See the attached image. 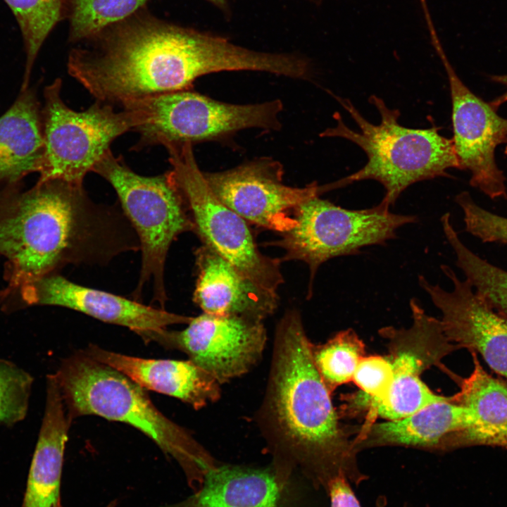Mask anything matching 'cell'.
I'll return each instance as SVG.
<instances>
[{
  "instance_id": "6da1fadb",
  "label": "cell",
  "mask_w": 507,
  "mask_h": 507,
  "mask_svg": "<svg viewBox=\"0 0 507 507\" xmlns=\"http://www.w3.org/2000/svg\"><path fill=\"white\" fill-rule=\"evenodd\" d=\"M121 209L94 202L83 185L60 180L30 189L0 187V254L7 261L3 299L22 301L31 286L68 264L107 265L130 251Z\"/></svg>"
},
{
  "instance_id": "7a4b0ae2",
  "label": "cell",
  "mask_w": 507,
  "mask_h": 507,
  "mask_svg": "<svg viewBox=\"0 0 507 507\" xmlns=\"http://www.w3.org/2000/svg\"><path fill=\"white\" fill-rule=\"evenodd\" d=\"M74 49L69 75L96 101L123 106L144 98L192 89L201 76L223 71L268 72V52L208 32L152 20L125 24Z\"/></svg>"
},
{
  "instance_id": "3957f363",
  "label": "cell",
  "mask_w": 507,
  "mask_h": 507,
  "mask_svg": "<svg viewBox=\"0 0 507 507\" xmlns=\"http://www.w3.org/2000/svg\"><path fill=\"white\" fill-rule=\"evenodd\" d=\"M312 348L300 315L288 311L277 328L266 401L275 432L271 465L281 483L299 472L325 492L342 475L358 485L368 477L358 469L353 440L339 423Z\"/></svg>"
},
{
  "instance_id": "277c9868",
  "label": "cell",
  "mask_w": 507,
  "mask_h": 507,
  "mask_svg": "<svg viewBox=\"0 0 507 507\" xmlns=\"http://www.w3.org/2000/svg\"><path fill=\"white\" fill-rule=\"evenodd\" d=\"M55 375L71 420L94 415L139 430L177 462L193 492L219 463L184 428L161 413L144 388L84 352L63 361Z\"/></svg>"
},
{
  "instance_id": "5b68a950",
  "label": "cell",
  "mask_w": 507,
  "mask_h": 507,
  "mask_svg": "<svg viewBox=\"0 0 507 507\" xmlns=\"http://www.w3.org/2000/svg\"><path fill=\"white\" fill-rule=\"evenodd\" d=\"M349 113L359 130L354 131L336 113V125L320 133L322 137H339L351 141L365 153L368 161L356 173L323 185L325 192L355 182L373 180L385 189L381 202L391 206L410 185L437 177H446L450 168H458L451 139L439 133V128L415 129L401 125L398 109L389 108L380 97L372 95L369 101L380 115L377 125L367 120L347 99L334 96Z\"/></svg>"
},
{
  "instance_id": "8992f818",
  "label": "cell",
  "mask_w": 507,
  "mask_h": 507,
  "mask_svg": "<svg viewBox=\"0 0 507 507\" xmlns=\"http://www.w3.org/2000/svg\"><path fill=\"white\" fill-rule=\"evenodd\" d=\"M92 172L115 189L121 209L139 242L142 263L138 283L132 292L134 300L140 302L144 287L150 284L152 301L164 309L168 300L164 272L168 250L180 234L194 230L180 193L167 173L153 177L140 175L111 150Z\"/></svg>"
},
{
  "instance_id": "52a82bcc",
  "label": "cell",
  "mask_w": 507,
  "mask_h": 507,
  "mask_svg": "<svg viewBox=\"0 0 507 507\" xmlns=\"http://www.w3.org/2000/svg\"><path fill=\"white\" fill-rule=\"evenodd\" d=\"M61 87V79L56 78L43 92L44 151L37 182L60 180L83 185L113 142L142 125L143 115L135 108L116 111L96 100L84 111H74L63 101Z\"/></svg>"
},
{
  "instance_id": "ba28073f",
  "label": "cell",
  "mask_w": 507,
  "mask_h": 507,
  "mask_svg": "<svg viewBox=\"0 0 507 507\" xmlns=\"http://www.w3.org/2000/svg\"><path fill=\"white\" fill-rule=\"evenodd\" d=\"M192 145L186 142L165 147L172 167L167 175L184 201L194 232L203 245L263 288L277 293L284 282L280 259L264 255L248 222L214 194L196 163Z\"/></svg>"
},
{
  "instance_id": "9c48e42d",
  "label": "cell",
  "mask_w": 507,
  "mask_h": 507,
  "mask_svg": "<svg viewBox=\"0 0 507 507\" xmlns=\"http://www.w3.org/2000/svg\"><path fill=\"white\" fill-rule=\"evenodd\" d=\"M139 110L144 122L134 131L139 138L132 150L170 144L194 143L219 139L238 131L259 128L278 130L282 102L234 104L192 91L157 94L122 107Z\"/></svg>"
},
{
  "instance_id": "30bf717a",
  "label": "cell",
  "mask_w": 507,
  "mask_h": 507,
  "mask_svg": "<svg viewBox=\"0 0 507 507\" xmlns=\"http://www.w3.org/2000/svg\"><path fill=\"white\" fill-rule=\"evenodd\" d=\"M389 208L380 201L372 208L351 210L315 195L294 209L295 225L267 244L284 251L281 261L297 260L308 265L310 296L316 272L324 262L357 254L365 246L382 245L396 237L399 227L418 221L415 215L394 213Z\"/></svg>"
},
{
  "instance_id": "8fae6325",
  "label": "cell",
  "mask_w": 507,
  "mask_h": 507,
  "mask_svg": "<svg viewBox=\"0 0 507 507\" xmlns=\"http://www.w3.org/2000/svg\"><path fill=\"white\" fill-rule=\"evenodd\" d=\"M412 324L408 328L384 327L379 332L387 339V359L393 370L389 391L375 411V416L387 420L408 416L448 396L438 395L421 380L423 372L437 366L457 382L461 377L447 370L442 359L459 347L446 335L441 320L429 315L418 301H410Z\"/></svg>"
},
{
  "instance_id": "7c38bea8",
  "label": "cell",
  "mask_w": 507,
  "mask_h": 507,
  "mask_svg": "<svg viewBox=\"0 0 507 507\" xmlns=\"http://www.w3.org/2000/svg\"><path fill=\"white\" fill-rule=\"evenodd\" d=\"M449 82L451 138L458 168L470 174V184L492 199L506 198V177L495 160L496 147L507 142V119L475 94L460 79L434 38Z\"/></svg>"
},
{
  "instance_id": "4fadbf2b",
  "label": "cell",
  "mask_w": 507,
  "mask_h": 507,
  "mask_svg": "<svg viewBox=\"0 0 507 507\" xmlns=\"http://www.w3.org/2000/svg\"><path fill=\"white\" fill-rule=\"evenodd\" d=\"M263 320L203 313L180 331L163 330L151 341L182 351L220 384L249 372L262 356L266 339Z\"/></svg>"
},
{
  "instance_id": "5bb4252c",
  "label": "cell",
  "mask_w": 507,
  "mask_h": 507,
  "mask_svg": "<svg viewBox=\"0 0 507 507\" xmlns=\"http://www.w3.org/2000/svg\"><path fill=\"white\" fill-rule=\"evenodd\" d=\"M282 165L270 158L249 161L220 172H204L206 181L224 204L246 222L280 234L294 225V209L323 194L313 182L304 187L283 183Z\"/></svg>"
},
{
  "instance_id": "9a60e30c",
  "label": "cell",
  "mask_w": 507,
  "mask_h": 507,
  "mask_svg": "<svg viewBox=\"0 0 507 507\" xmlns=\"http://www.w3.org/2000/svg\"><path fill=\"white\" fill-rule=\"evenodd\" d=\"M324 495L299 472L281 483L271 464L219 463L191 496L163 507H324Z\"/></svg>"
},
{
  "instance_id": "2e32d148",
  "label": "cell",
  "mask_w": 507,
  "mask_h": 507,
  "mask_svg": "<svg viewBox=\"0 0 507 507\" xmlns=\"http://www.w3.org/2000/svg\"><path fill=\"white\" fill-rule=\"evenodd\" d=\"M452 282L451 291L419 276L420 286L441 311L449 339L459 349L479 353L495 373L507 379V317L494 309L465 279L446 265L441 266Z\"/></svg>"
},
{
  "instance_id": "e0dca14e",
  "label": "cell",
  "mask_w": 507,
  "mask_h": 507,
  "mask_svg": "<svg viewBox=\"0 0 507 507\" xmlns=\"http://www.w3.org/2000/svg\"><path fill=\"white\" fill-rule=\"evenodd\" d=\"M23 303L68 308L105 323L126 327L146 342L175 324H188L192 317L169 313L102 290L74 283L51 274L36 281Z\"/></svg>"
},
{
  "instance_id": "ac0fdd59",
  "label": "cell",
  "mask_w": 507,
  "mask_h": 507,
  "mask_svg": "<svg viewBox=\"0 0 507 507\" xmlns=\"http://www.w3.org/2000/svg\"><path fill=\"white\" fill-rule=\"evenodd\" d=\"M194 301L204 313L263 320L277 308L279 297L203 245L196 251Z\"/></svg>"
},
{
  "instance_id": "d6986e66",
  "label": "cell",
  "mask_w": 507,
  "mask_h": 507,
  "mask_svg": "<svg viewBox=\"0 0 507 507\" xmlns=\"http://www.w3.org/2000/svg\"><path fill=\"white\" fill-rule=\"evenodd\" d=\"M118 370L144 389L175 397L198 410L219 399L220 383L190 360L127 356L90 344L84 351Z\"/></svg>"
},
{
  "instance_id": "ffe728a7",
  "label": "cell",
  "mask_w": 507,
  "mask_h": 507,
  "mask_svg": "<svg viewBox=\"0 0 507 507\" xmlns=\"http://www.w3.org/2000/svg\"><path fill=\"white\" fill-rule=\"evenodd\" d=\"M474 420L470 409L448 396L404 418L373 423L353 440V446L357 453L384 446L440 451L448 437L471 426Z\"/></svg>"
},
{
  "instance_id": "44dd1931",
  "label": "cell",
  "mask_w": 507,
  "mask_h": 507,
  "mask_svg": "<svg viewBox=\"0 0 507 507\" xmlns=\"http://www.w3.org/2000/svg\"><path fill=\"white\" fill-rule=\"evenodd\" d=\"M45 412L21 507H56L59 503L63 455L71 423L54 375L47 377Z\"/></svg>"
},
{
  "instance_id": "7402d4cb",
  "label": "cell",
  "mask_w": 507,
  "mask_h": 507,
  "mask_svg": "<svg viewBox=\"0 0 507 507\" xmlns=\"http://www.w3.org/2000/svg\"><path fill=\"white\" fill-rule=\"evenodd\" d=\"M473 370L458 382L454 400L470 410L474 423L448 437L441 451L458 447L487 445L507 449V384L487 373L477 353L471 351Z\"/></svg>"
},
{
  "instance_id": "603a6c76",
  "label": "cell",
  "mask_w": 507,
  "mask_h": 507,
  "mask_svg": "<svg viewBox=\"0 0 507 507\" xmlns=\"http://www.w3.org/2000/svg\"><path fill=\"white\" fill-rule=\"evenodd\" d=\"M42 108L35 89L28 87L0 116V187L20 185L27 175L39 173L44 151Z\"/></svg>"
},
{
  "instance_id": "cb8c5ba5",
  "label": "cell",
  "mask_w": 507,
  "mask_h": 507,
  "mask_svg": "<svg viewBox=\"0 0 507 507\" xmlns=\"http://www.w3.org/2000/svg\"><path fill=\"white\" fill-rule=\"evenodd\" d=\"M441 223L465 279L494 309L507 317V270L488 262L466 246L449 218H443Z\"/></svg>"
},
{
  "instance_id": "d4e9b609",
  "label": "cell",
  "mask_w": 507,
  "mask_h": 507,
  "mask_svg": "<svg viewBox=\"0 0 507 507\" xmlns=\"http://www.w3.org/2000/svg\"><path fill=\"white\" fill-rule=\"evenodd\" d=\"M4 1L15 16L24 39L26 62L20 89H25L44 42L61 18L63 0Z\"/></svg>"
},
{
  "instance_id": "484cf974",
  "label": "cell",
  "mask_w": 507,
  "mask_h": 507,
  "mask_svg": "<svg viewBox=\"0 0 507 507\" xmlns=\"http://www.w3.org/2000/svg\"><path fill=\"white\" fill-rule=\"evenodd\" d=\"M315 367L328 390L352 381L356 368L365 357V344L351 329L337 333L325 344L313 345Z\"/></svg>"
},
{
  "instance_id": "4316f807",
  "label": "cell",
  "mask_w": 507,
  "mask_h": 507,
  "mask_svg": "<svg viewBox=\"0 0 507 507\" xmlns=\"http://www.w3.org/2000/svg\"><path fill=\"white\" fill-rule=\"evenodd\" d=\"M148 0H71L70 39L96 38L105 27L132 14Z\"/></svg>"
},
{
  "instance_id": "83f0119b",
  "label": "cell",
  "mask_w": 507,
  "mask_h": 507,
  "mask_svg": "<svg viewBox=\"0 0 507 507\" xmlns=\"http://www.w3.org/2000/svg\"><path fill=\"white\" fill-rule=\"evenodd\" d=\"M32 379L6 361H0V423L22 420L27 412Z\"/></svg>"
},
{
  "instance_id": "f1b7e54d",
  "label": "cell",
  "mask_w": 507,
  "mask_h": 507,
  "mask_svg": "<svg viewBox=\"0 0 507 507\" xmlns=\"http://www.w3.org/2000/svg\"><path fill=\"white\" fill-rule=\"evenodd\" d=\"M456 202L463 211L468 233L482 242L507 244V217L484 208L468 192L459 193Z\"/></svg>"
},
{
  "instance_id": "f546056e",
  "label": "cell",
  "mask_w": 507,
  "mask_h": 507,
  "mask_svg": "<svg viewBox=\"0 0 507 507\" xmlns=\"http://www.w3.org/2000/svg\"><path fill=\"white\" fill-rule=\"evenodd\" d=\"M393 370L387 357H363L358 363L352 381L371 401L370 420L375 417V411L386 398L393 382Z\"/></svg>"
},
{
  "instance_id": "4dcf8cb0",
  "label": "cell",
  "mask_w": 507,
  "mask_h": 507,
  "mask_svg": "<svg viewBox=\"0 0 507 507\" xmlns=\"http://www.w3.org/2000/svg\"><path fill=\"white\" fill-rule=\"evenodd\" d=\"M329 507H361L349 479L339 475L331 480L325 489Z\"/></svg>"
},
{
  "instance_id": "1f68e13d",
  "label": "cell",
  "mask_w": 507,
  "mask_h": 507,
  "mask_svg": "<svg viewBox=\"0 0 507 507\" xmlns=\"http://www.w3.org/2000/svg\"><path fill=\"white\" fill-rule=\"evenodd\" d=\"M490 79L494 82L502 84L505 87V91L502 94L489 102L491 105L497 110L500 106L507 102V74L492 75Z\"/></svg>"
},
{
  "instance_id": "d6a6232c",
  "label": "cell",
  "mask_w": 507,
  "mask_h": 507,
  "mask_svg": "<svg viewBox=\"0 0 507 507\" xmlns=\"http://www.w3.org/2000/svg\"><path fill=\"white\" fill-rule=\"evenodd\" d=\"M206 1L212 3L213 4H214L215 6H218L219 8H220L223 11L227 10V4L226 2V0H206ZM310 1H313V2H318V1H320L321 0H310Z\"/></svg>"
},
{
  "instance_id": "836d02e7",
  "label": "cell",
  "mask_w": 507,
  "mask_h": 507,
  "mask_svg": "<svg viewBox=\"0 0 507 507\" xmlns=\"http://www.w3.org/2000/svg\"><path fill=\"white\" fill-rule=\"evenodd\" d=\"M387 499L384 496H380L376 500L375 507H386L387 506ZM408 507V506H404Z\"/></svg>"
},
{
  "instance_id": "e575fe53",
  "label": "cell",
  "mask_w": 507,
  "mask_h": 507,
  "mask_svg": "<svg viewBox=\"0 0 507 507\" xmlns=\"http://www.w3.org/2000/svg\"><path fill=\"white\" fill-rule=\"evenodd\" d=\"M504 153L507 156V142H506V146L505 147Z\"/></svg>"
},
{
  "instance_id": "d590c367",
  "label": "cell",
  "mask_w": 507,
  "mask_h": 507,
  "mask_svg": "<svg viewBox=\"0 0 507 507\" xmlns=\"http://www.w3.org/2000/svg\"><path fill=\"white\" fill-rule=\"evenodd\" d=\"M56 507H61V503H59Z\"/></svg>"
}]
</instances>
